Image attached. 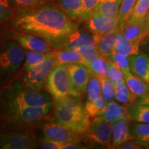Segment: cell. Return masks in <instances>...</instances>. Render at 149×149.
Wrapping results in <instances>:
<instances>
[{
	"label": "cell",
	"mask_w": 149,
	"mask_h": 149,
	"mask_svg": "<svg viewBox=\"0 0 149 149\" xmlns=\"http://www.w3.org/2000/svg\"><path fill=\"white\" fill-rule=\"evenodd\" d=\"M16 31L40 37L60 49L66 37L77 29L74 20L55 5L46 3L34 10L19 13L12 21Z\"/></svg>",
	"instance_id": "1"
},
{
	"label": "cell",
	"mask_w": 149,
	"mask_h": 149,
	"mask_svg": "<svg viewBox=\"0 0 149 149\" xmlns=\"http://www.w3.org/2000/svg\"><path fill=\"white\" fill-rule=\"evenodd\" d=\"M55 116L57 122L80 135L84 134L91 125L90 117L78 97H69L56 102Z\"/></svg>",
	"instance_id": "2"
},
{
	"label": "cell",
	"mask_w": 149,
	"mask_h": 149,
	"mask_svg": "<svg viewBox=\"0 0 149 149\" xmlns=\"http://www.w3.org/2000/svg\"><path fill=\"white\" fill-rule=\"evenodd\" d=\"M45 86L55 102L69 97H80V92L72 85L66 65H57L54 67L46 79Z\"/></svg>",
	"instance_id": "3"
},
{
	"label": "cell",
	"mask_w": 149,
	"mask_h": 149,
	"mask_svg": "<svg viewBox=\"0 0 149 149\" xmlns=\"http://www.w3.org/2000/svg\"><path fill=\"white\" fill-rule=\"evenodd\" d=\"M48 104H52L48 93L24 88L19 81L13 84L6 95L7 108L42 107Z\"/></svg>",
	"instance_id": "4"
},
{
	"label": "cell",
	"mask_w": 149,
	"mask_h": 149,
	"mask_svg": "<svg viewBox=\"0 0 149 149\" xmlns=\"http://www.w3.org/2000/svg\"><path fill=\"white\" fill-rule=\"evenodd\" d=\"M25 51L15 40L9 41L0 48V77L10 78L23 64Z\"/></svg>",
	"instance_id": "5"
},
{
	"label": "cell",
	"mask_w": 149,
	"mask_h": 149,
	"mask_svg": "<svg viewBox=\"0 0 149 149\" xmlns=\"http://www.w3.org/2000/svg\"><path fill=\"white\" fill-rule=\"evenodd\" d=\"M57 66L54 57L47 59L41 64L24 71L22 84L24 88L40 91L53 68Z\"/></svg>",
	"instance_id": "6"
},
{
	"label": "cell",
	"mask_w": 149,
	"mask_h": 149,
	"mask_svg": "<svg viewBox=\"0 0 149 149\" xmlns=\"http://www.w3.org/2000/svg\"><path fill=\"white\" fill-rule=\"evenodd\" d=\"M40 141L28 131H13L0 135V149H33Z\"/></svg>",
	"instance_id": "7"
},
{
	"label": "cell",
	"mask_w": 149,
	"mask_h": 149,
	"mask_svg": "<svg viewBox=\"0 0 149 149\" xmlns=\"http://www.w3.org/2000/svg\"><path fill=\"white\" fill-rule=\"evenodd\" d=\"M53 104L32 107L7 108V113L12 120L23 123H32L42 120L51 111Z\"/></svg>",
	"instance_id": "8"
},
{
	"label": "cell",
	"mask_w": 149,
	"mask_h": 149,
	"mask_svg": "<svg viewBox=\"0 0 149 149\" xmlns=\"http://www.w3.org/2000/svg\"><path fill=\"white\" fill-rule=\"evenodd\" d=\"M87 138L95 144L112 146V126L99 117H95L86 132Z\"/></svg>",
	"instance_id": "9"
},
{
	"label": "cell",
	"mask_w": 149,
	"mask_h": 149,
	"mask_svg": "<svg viewBox=\"0 0 149 149\" xmlns=\"http://www.w3.org/2000/svg\"><path fill=\"white\" fill-rule=\"evenodd\" d=\"M44 137L64 143H79L80 134L60 123L48 122L42 127Z\"/></svg>",
	"instance_id": "10"
},
{
	"label": "cell",
	"mask_w": 149,
	"mask_h": 149,
	"mask_svg": "<svg viewBox=\"0 0 149 149\" xmlns=\"http://www.w3.org/2000/svg\"><path fill=\"white\" fill-rule=\"evenodd\" d=\"M10 37L17 42L19 45L26 51L50 53L54 50V48H52L48 43L30 33L17 31L11 33Z\"/></svg>",
	"instance_id": "11"
},
{
	"label": "cell",
	"mask_w": 149,
	"mask_h": 149,
	"mask_svg": "<svg viewBox=\"0 0 149 149\" xmlns=\"http://www.w3.org/2000/svg\"><path fill=\"white\" fill-rule=\"evenodd\" d=\"M85 22V26L92 34H103L119 28L118 18L92 15L87 19Z\"/></svg>",
	"instance_id": "12"
},
{
	"label": "cell",
	"mask_w": 149,
	"mask_h": 149,
	"mask_svg": "<svg viewBox=\"0 0 149 149\" xmlns=\"http://www.w3.org/2000/svg\"><path fill=\"white\" fill-rule=\"evenodd\" d=\"M66 66L74 88L79 92L85 93L91 77L88 68L81 64H70Z\"/></svg>",
	"instance_id": "13"
},
{
	"label": "cell",
	"mask_w": 149,
	"mask_h": 149,
	"mask_svg": "<svg viewBox=\"0 0 149 149\" xmlns=\"http://www.w3.org/2000/svg\"><path fill=\"white\" fill-rule=\"evenodd\" d=\"M84 46H96L93 34L77 29L66 37L60 49L77 50Z\"/></svg>",
	"instance_id": "14"
},
{
	"label": "cell",
	"mask_w": 149,
	"mask_h": 149,
	"mask_svg": "<svg viewBox=\"0 0 149 149\" xmlns=\"http://www.w3.org/2000/svg\"><path fill=\"white\" fill-rule=\"evenodd\" d=\"M130 121L126 116L111 124L112 148H118L124 142L133 139L130 133Z\"/></svg>",
	"instance_id": "15"
},
{
	"label": "cell",
	"mask_w": 149,
	"mask_h": 149,
	"mask_svg": "<svg viewBox=\"0 0 149 149\" xmlns=\"http://www.w3.org/2000/svg\"><path fill=\"white\" fill-rule=\"evenodd\" d=\"M120 32L127 40L135 44H140L147 37L146 20L138 22H126L120 28Z\"/></svg>",
	"instance_id": "16"
},
{
	"label": "cell",
	"mask_w": 149,
	"mask_h": 149,
	"mask_svg": "<svg viewBox=\"0 0 149 149\" xmlns=\"http://www.w3.org/2000/svg\"><path fill=\"white\" fill-rule=\"evenodd\" d=\"M120 31V29L117 28L103 34H93L96 42V48L100 55L105 58H109L114 49L115 40Z\"/></svg>",
	"instance_id": "17"
},
{
	"label": "cell",
	"mask_w": 149,
	"mask_h": 149,
	"mask_svg": "<svg viewBox=\"0 0 149 149\" xmlns=\"http://www.w3.org/2000/svg\"><path fill=\"white\" fill-rule=\"evenodd\" d=\"M130 71L143 81L149 84V56L139 53L129 56Z\"/></svg>",
	"instance_id": "18"
},
{
	"label": "cell",
	"mask_w": 149,
	"mask_h": 149,
	"mask_svg": "<svg viewBox=\"0 0 149 149\" xmlns=\"http://www.w3.org/2000/svg\"><path fill=\"white\" fill-rule=\"evenodd\" d=\"M126 116H128L126 107L122 104L112 101L108 102L101 114L97 117L112 124Z\"/></svg>",
	"instance_id": "19"
},
{
	"label": "cell",
	"mask_w": 149,
	"mask_h": 149,
	"mask_svg": "<svg viewBox=\"0 0 149 149\" xmlns=\"http://www.w3.org/2000/svg\"><path fill=\"white\" fill-rule=\"evenodd\" d=\"M53 57L57 65L81 64L85 65L82 56L77 50L56 49L53 51Z\"/></svg>",
	"instance_id": "20"
},
{
	"label": "cell",
	"mask_w": 149,
	"mask_h": 149,
	"mask_svg": "<svg viewBox=\"0 0 149 149\" xmlns=\"http://www.w3.org/2000/svg\"><path fill=\"white\" fill-rule=\"evenodd\" d=\"M59 8L72 20L81 21L83 15L82 0H57Z\"/></svg>",
	"instance_id": "21"
},
{
	"label": "cell",
	"mask_w": 149,
	"mask_h": 149,
	"mask_svg": "<svg viewBox=\"0 0 149 149\" xmlns=\"http://www.w3.org/2000/svg\"><path fill=\"white\" fill-rule=\"evenodd\" d=\"M122 0H99L93 15H100L118 18Z\"/></svg>",
	"instance_id": "22"
},
{
	"label": "cell",
	"mask_w": 149,
	"mask_h": 149,
	"mask_svg": "<svg viewBox=\"0 0 149 149\" xmlns=\"http://www.w3.org/2000/svg\"><path fill=\"white\" fill-rule=\"evenodd\" d=\"M124 80L130 92L135 97L149 92V84L135 75L131 71L124 73Z\"/></svg>",
	"instance_id": "23"
},
{
	"label": "cell",
	"mask_w": 149,
	"mask_h": 149,
	"mask_svg": "<svg viewBox=\"0 0 149 149\" xmlns=\"http://www.w3.org/2000/svg\"><path fill=\"white\" fill-rule=\"evenodd\" d=\"M128 117L132 122L149 124V107L142 104L130 103L126 106Z\"/></svg>",
	"instance_id": "24"
},
{
	"label": "cell",
	"mask_w": 149,
	"mask_h": 149,
	"mask_svg": "<svg viewBox=\"0 0 149 149\" xmlns=\"http://www.w3.org/2000/svg\"><path fill=\"white\" fill-rule=\"evenodd\" d=\"M139 46L140 44H135L127 40L120 31L115 40L113 51L129 57L139 53Z\"/></svg>",
	"instance_id": "25"
},
{
	"label": "cell",
	"mask_w": 149,
	"mask_h": 149,
	"mask_svg": "<svg viewBox=\"0 0 149 149\" xmlns=\"http://www.w3.org/2000/svg\"><path fill=\"white\" fill-rule=\"evenodd\" d=\"M53 51L54 50L50 53H40V52L26 51L25 61H24L23 67L24 71L37 65L41 64L44 61L51 57H54Z\"/></svg>",
	"instance_id": "26"
},
{
	"label": "cell",
	"mask_w": 149,
	"mask_h": 149,
	"mask_svg": "<svg viewBox=\"0 0 149 149\" xmlns=\"http://www.w3.org/2000/svg\"><path fill=\"white\" fill-rule=\"evenodd\" d=\"M136 97L130 92L125 80L115 84V100L123 105H128L135 102Z\"/></svg>",
	"instance_id": "27"
},
{
	"label": "cell",
	"mask_w": 149,
	"mask_h": 149,
	"mask_svg": "<svg viewBox=\"0 0 149 149\" xmlns=\"http://www.w3.org/2000/svg\"><path fill=\"white\" fill-rule=\"evenodd\" d=\"M91 72V74H94L97 77H104L107 76L109 71V64H108L107 59L99 55L97 57L91 61L86 66Z\"/></svg>",
	"instance_id": "28"
},
{
	"label": "cell",
	"mask_w": 149,
	"mask_h": 149,
	"mask_svg": "<svg viewBox=\"0 0 149 149\" xmlns=\"http://www.w3.org/2000/svg\"><path fill=\"white\" fill-rule=\"evenodd\" d=\"M130 133L133 139L149 143V124L133 122L130 124Z\"/></svg>",
	"instance_id": "29"
},
{
	"label": "cell",
	"mask_w": 149,
	"mask_h": 149,
	"mask_svg": "<svg viewBox=\"0 0 149 149\" xmlns=\"http://www.w3.org/2000/svg\"><path fill=\"white\" fill-rule=\"evenodd\" d=\"M149 10V0H137L128 20L130 22H138L146 20Z\"/></svg>",
	"instance_id": "30"
},
{
	"label": "cell",
	"mask_w": 149,
	"mask_h": 149,
	"mask_svg": "<svg viewBox=\"0 0 149 149\" xmlns=\"http://www.w3.org/2000/svg\"><path fill=\"white\" fill-rule=\"evenodd\" d=\"M107 103L101 95L95 100H88L86 102L84 107L89 117L95 118L101 114Z\"/></svg>",
	"instance_id": "31"
},
{
	"label": "cell",
	"mask_w": 149,
	"mask_h": 149,
	"mask_svg": "<svg viewBox=\"0 0 149 149\" xmlns=\"http://www.w3.org/2000/svg\"><path fill=\"white\" fill-rule=\"evenodd\" d=\"M19 13L34 10L47 3V0H9Z\"/></svg>",
	"instance_id": "32"
},
{
	"label": "cell",
	"mask_w": 149,
	"mask_h": 149,
	"mask_svg": "<svg viewBox=\"0 0 149 149\" xmlns=\"http://www.w3.org/2000/svg\"><path fill=\"white\" fill-rule=\"evenodd\" d=\"M137 1V0H122L118 15L120 22L119 29L129 20Z\"/></svg>",
	"instance_id": "33"
},
{
	"label": "cell",
	"mask_w": 149,
	"mask_h": 149,
	"mask_svg": "<svg viewBox=\"0 0 149 149\" xmlns=\"http://www.w3.org/2000/svg\"><path fill=\"white\" fill-rule=\"evenodd\" d=\"M101 82L102 96L107 102H110L115 99V84L107 76L99 77Z\"/></svg>",
	"instance_id": "34"
},
{
	"label": "cell",
	"mask_w": 149,
	"mask_h": 149,
	"mask_svg": "<svg viewBox=\"0 0 149 149\" xmlns=\"http://www.w3.org/2000/svg\"><path fill=\"white\" fill-rule=\"evenodd\" d=\"M86 92L88 100H95L102 95L101 82L98 77L91 74Z\"/></svg>",
	"instance_id": "35"
},
{
	"label": "cell",
	"mask_w": 149,
	"mask_h": 149,
	"mask_svg": "<svg viewBox=\"0 0 149 149\" xmlns=\"http://www.w3.org/2000/svg\"><path fill=\"white\" fill-rule=\"evenodd\" d=\"M109 59H111L112 61H114L115 64L120 67V68L122 70L124 73L130 72L129 57L128 56L113 51L111 55H110Z\"/></svg>",
	"instance_id": "36"
},
{
	"label": "cell",
	"mask_w": 149,
	"mask_h": 149,
	"mask_svg": "<svg viewBox=\"0 0 149 149\" xmlns=\"http://www.w3.org/2000/svg\"><path fill=\"white\" fill-rule=\"evenodd\" d=\"M109 64V71H108L107 77L115 84L122 81L124 80V74L120 67L115 64L111 59L107 58Z\"/></svg>",
	"instance_id": "37"
},
{
	"label": "cell",
	"mask_w": 149,
	"mask_h": 149,
	"mask_svg": "<svg viewBox=\"0 0 149 149\" xmlns=\"http://www.w3.org/2000/svg\"><path fill=\"white\" fill-rule=\"evenodd\" d=\"M82 56L85 61V66H86L91 61L100 55L98 53L96 46H84L77 49Z\"/></svg>",
	"instance_id": "38"
},
{
	"label": "cell",
	"mask_w": 149,
	"mask_h": 149,
	"mask_svg": "<svg viewBox=\"0 0 149 149\" xmlns=\"http://www.w3.org/2000/svg\"><path fill=\"white\" fill-rule=\"evenodd\" d=\"M67 144L68 143L60 142L44 137V138L40 141L39 146L42 149H66Z\"/></svg>",
	"instance_id": "39"
},
{
	"label": "cell",
	"mask_w": 149,
	"mask_h": 149,
	"mask_svg": "<svg viewBox=\"0 0 149 149\" xmlns=\"http://www.w3.org/2000/svg\"><path fill=\"white\" fill-rule=\"evenodd\" d=\"M13 10L9 0H0V22L8 20L13 16Z\"/></svg>",
	"instance_id": "40"
},
{
	"label": "cell",
	"mask_w": 149,
	"mask_h": 149,
	"mask_svg": "<svg viewBox=\"0 0 149 149\" xmlns=\"http://www.w3.org/2000/svg\"><path fill=\"white\" fill-rule=\"evenodd\" d=\"M82 1L83 15L81 22H85L93 15V11L99 2V0H82Z\"/></svg>",
	"instance_id": "41"
},
{
	"label": "cell",
	"mask_w": 149,
	"mask_h": 149,
	"mask_svg": "<svg viewBox=\"0 0 149 149\" xmlns=\"http://www.w3.org/2000/svg\"><path fill=\"white\" fill-rule=\"evenodd\" d=\"M134 103L142 104V105H146L149 107V92L145 93L144 95H141L136 97Z\"/></svg>",
	"instance_id": "42"
},
{
	"label": "cell",
	"mask_w": 149,
	"mask_h": 149,
	"mask_svg": "<svg viewBox=\"0 0 149 149\" xmlns=\"http://www.w3.org/2000/svg\"><path fill=\"white\" fill-rule=\"evenodd\" d=\"M146 31H147V35H148V33L149 31V10L148 12V14H147V16L146 17Z\"/></svg>",
	"instance_id": "43"
},
{
	"label": "cell",
	"mask_w": 149,
	"mask_h": 149,
	"mask_svg": "<svg viewBox=\"0 0 149 149\" xmlns=\"http://www.w3.org/2000/svg\"><path fill=\"white\" fill-rule=\"evenodd\" d=\"M149 37V31H148V35H147V37Z\"/></svg>",
	"instance_id": "44"
},
{
	"label": "cell",
	"mask_w": 149,
	"mask_h": 149,
	"mask_svg": "<svg viewBox=\"0 0 149 149\" xmlns=\"http://www.w3.org/2000/svg\"><path fill=\"white\" fill-rule=\"evenodd\" d=\"M147 48H148V51H149V44H148V46H147Z\"/></svg>",
	"instance_id": "45"
},
{
	"label": "cell",
	"mask_w": 149,
	"mask_h": 149,
	"mask_svg": "<svg viewBox=\"0 0 149 149\" xmlns=\"http://www.w3.org/2000/svg\"><path fill=\"white\" fill-rule=\"evenodd\" d=\"M148 148H149V146H148Z\"/></svg>",
	"instance_id": "46"
}]
</instances>
